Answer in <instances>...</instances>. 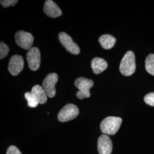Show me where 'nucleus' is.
<instances>
[{"instance_id": "obj_1", "label": "nucleus", "mask_w": 154, "mask_h": 154, "mask_svg": "<svg viewBox=\"0 0 154 154\" xmlns=\"http://www.w3.org/2000/svg\"><path fill=\"white\" fill-rule=\"evenodd\" d=\"M122 119L119 117L109 116L104 119L100 123V130L107 135H115L121 126Z\"/></svg>"}, {"instance_id": "obj_2", "label": "nucleus", "mask_w": 154, "mask_h": 154, "mask_svg": "<svg viewBox=\"0 0 154 154\" xmlns=\"http://www.w3.org/2000/svg\"><path fill=\"white\" fill-rule=\"evenodd\" d=\"M136 69L135 57L132 51H128L122 60L119 70L125 76H130L134 73Z\"/></svg>"}, {"instance_id": "obj_3", "label": "nucleus", "mask_w": 154, "mask_h": 154, "mask_svg": "<svg viewBox=\"0 0 154 154\" xmlns=\"http://www.w3.org/2000/svg\"><path fill=\"white\" fill-rule=\"evenodd\" d=\"M94 85V82L87 78H78L75 81V86L79 89L77 93V97L79 99H83L90 97V89Z\"/></svg>"}, {"instance_id": "obj_4", "label": "nucleus", "mask_w": 154, "mask_h": 154, "mask_svg": "<svg viewBox=\"0 0 154 154\" xmlns=\"http://www.w3.org/2000/svg\"><path fill=\"white\" fill-rule=\"evenodd\" d=\"M78 114L79 109L77 106L67 104L60 111L58 114V119L61 122H66L75 119Z\"/></svg>"}, {"instance_id": "obj_5", "label": "nucleus", "mask_w": 154, "mask_h": 154, "mask_svg": "<svg viewBox=\"0 0 154 154\" xmlns=\"http://www.w3.org/2000/svg\"><path fill=\"white\" fill-rule=\"evenodd\" d=\"M15 41L17 45L25 50L32 48L34 37L32 34L24 31H18L15 34Z\"/></svg>"}, {"instance_id": "obj_6", "label": "nucleus", "mask_w": 154, "mask_h": 154, "mask_svg": "<svg viewBox=\"0 0 154 154\" xmlns=\"http://www.w3.org/2000/svg\"><path fill=\"white\" fill-rule=\"evenodd\" d=\"M58 76L56 73H50L45 78L42 82V88L49 98H53L56 93L55 86L58 82Z\"/></svg>"}, {"instance_id": "obj_7", "label": "nucleus", "mask_w": 154, "mask_h": 154, "mask_svg": "<svg viewBox=\"0 0 154 154\" xmlns=\"http://www.w3.org/2000/svg\"><path fill=\"white\" fill-rule=\"evenodd\" d=\"M26 60L29 69L32 71L37 70L41 63V54L38 49L33 47L29 50L26 54Z\"/></svg>"}, {"instance_id": "obj_8", "label": "nucleus", "mask_w": 154, "mask_h": 154, "mask_svg": "<svg viewBox=\"0 0 154 154\" xmlns=\"http://www.w3.org/2000/svg\"><path fill=\"white\" fill-rule=\"evenodd\" d=\"M58 38L67 51L74 55H77L80 53V49L72 41L70 36L65 32H61L58 35Z\"/></svg>"}, {"instance_id": "obj_9", "label": "nucleus", "mask_w": 154, "mask_h": 154, "mask_svg": "<svg viewBox=\"0 0 154 154\" xmlns=\"http://www.w3.org/2000/svg\"><path fill=\"white\" fill-rule=\"evenodd\" d=\"M24 67V61L22 56H12L9 62L8 70L13 76H16L22 72Z\"/></svg>"}, {"instance_id": "obj_10", "label": "nucleus", "mask_w": 154, "mask_h": 154, "mask_svg": "<svg viewBox=\"0 0 154 154\" xmlns=\"http://www.w3.org/2000/svg\"><path fill=\"white\" fill-rule=\"evenodd\" d=\"M112 143L110 137L105 134L100 135L98 140V151L99 154H111Z\"/></svg>"}, {"instance_id": "obj_11", "label": "nucleus", "mask_w": 154, "mask_h": 154, "mask_svg": "<svg viewBox=\"0 0 154 154\" xmlns=\"http://www.w3.org/2000/svg\"><path fill=\"white\" fill-rule=\"evenodd\" d=\"M45 13L51 18H57L61 16L62 14L60 8L53 1L48 0L45 1L44 6Z\"/></svg>"}, {"instance_id": "obj_12", "label": "nucleus", "mask_w": 154, "mask_h": 154, "mask_svg": "<svg viewBox=\"0 0 154 154\" xmlns=\"http://www.w3.org/2000/svg\"><path fill=\"white\" fill-rule=\"evenodd\" d=\"M107 66L108 65L107 62L104 59L99 57L94 58L91 63V67L94 73L95 74H99L105 71Z\"/></svg>"}, {"instance_id": "obj_13", "label": "nucleus", "mask_w": 154, "mask_h": 154, "mask_svg": "<svg viewBox=\"0 0 154 154\" xmlns=\"http://www.w3.org/2000/svg\"><path fill=\"white\" fill-rule=\"evenodd\" d=\"M31 93L38 100L39 104L43 105L46 102L48 97L47 96L43 88L40 85H37L33 86L31 90Z\"/></svg>"}, {"instance_id": "obj_14", "label": "nucleus", "mask_w": 154, "mask_h": 154, "mask_svg": "<svg viewBox=\"0 0 154 154\" xmlns=\"http://www.w3.org/2000/svg\"><path fill=\"white\" fill-rule=\"evenodd\" d=\"M99 42L101 46L105 49H110L116 44V39L110 34L101 35L99 38Z\"/></svg>"}, {"instance_id": "obj_15", "label": "nucleus", "mask_w": 154, "mask_h": 154, "mask_svg": "<svg viewBox=\"0 0 154 154\" xmlns=\"http://www.w3.org/2000/svg\"><path fill=\"white\" fill-rule=\"evenodd\" d=\"M145 67L149 74L154 76V54H151L147 56L145 62Z\"/></svg>"}, {"instance_id": "obj_16", "label": "nucleus", "mask_w": 154, "mask_h": 154, "mask_svg": "<svg viewBox=\"0 0 154 154\" xmlns=\"http://www.w3.org/2000/svg\"><path fill=\"white\" fill-rule=\"evenodd\" d=\"M25 98L28 101V105L29 107L31 108L36 107L39 103L38 100L34 97L31 92H26L25 93Z\"/></svg>"}, {"instance_id": "obj_17", "label": "nucleus", "mask_w": 154, "mask_h": 154, "mask_svg": "<svg viewBox=\"0 0 154 154\" xmlns=\"http://www.w3.org/2000/svg\"><path fill=\"white\" fill-rule=\"evenodd\" d=\"M9 51V48L5 44L1 42L0 44V59L5 58Z\"/></svg>"}, {"instance_id": "obj_18", "label": "nucleus", "mask_w": 154, "mask_h": 154, "mask_svg": "<svg viewBox=\"0 0 154 154\" xmlns=\"http://www.w3.org/2000/svg\"><path fill=\"white\" fill-rule=\"evenodd\" d=\"M144 100L147 105L154 106V93L147 94L144 97Z\"/></svg>"}, {"instance_id": "obj_19", "label": "nucleus", "mask_w": 154, "mask_h": 154, "mask_svg": "<svg viewBox=\"0 0 154 154\" xmlns=\"http://www.w3.org/2000/svg\"><path fill=\"white\" fill-rule=\"evenodd\" d=\"M18 1L17 0H1L0 1L1 4L4 8H8L11 6H14L16 5Z\"/></svg>"}, {"instance_id": "obj_20", "label": "nucleus", "mask_w": 154, "mask_h": 154, "mask_svg": "<svg viewBox=\"0 0 154 154\" xmlns=\"http://www.w3.org/2000/svg\"><path fill=\"white\" fill-rule=\"evenodd\" d=\"M6 154H22V153L16 146H11L8 149Z\"/></svg>"}]
</instances>
